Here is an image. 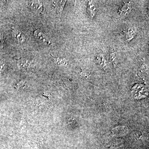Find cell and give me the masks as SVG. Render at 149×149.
<instances>
[{"mask_svg":"<svg viewBox=\"0 0 149 149\" xmlns=\"http://www.w3.org/2000/svg\"><path fill=\"white\" fill-rule=\"evenodd\" d=\"M40 1H28L27 5L29 8L35 11H40L42 8V4Z\"/></svg>","mask_w":149,"mask_h":149,"instance_id":"1","label":"cell"},{"mask_svg":"<svg viewBox=\"0 0 149 149\" xmlns=\"http://www.w3.org/2000/svg\"><path fill=\"white\" fill-rule=\"evenodd\" d=\"M34 36L38 41L42 43H47V38L40 30H37L34 32Z\"/></svg>","mask_w":149,"mask_h":149,"instance_id":"2","label":"cell"},{"mask_svg":"<svg viewBox=\"0 0 149 149\" xmlns=\"http://www.w3.org/2000/svg\"><path fill=\"white\" fill-rule=\"evenodd\" d=\"M131 10V5L129 2L125 3L119 11V14L121 16H125L128 15Z\"/></svg>","mask_w":149,"mask_h":149,"instance_id":"3","label":"cell"},{"mask_svg":"<svg viewBox=\"0 0 149 149\" xmlns=\"http://www.w3.org/2000/svg\"><path fill=\"white\" fill-rule=\"evenodd\" d=\"M88 13L91 18L93 19L95 17L96 13V7L95 4L92 1H89L87 8Z\"/></svg>","mask_w":149,"mask_h":149,"instance_id":"4","label":"cell"},{"mask_svg":"<svg viewBox=\"0 0 149 149\" xmlns=\"http://www.w3.org/2000/svg\"><path fill=\"white\" fill-rule=\"evenodd\" d=\"M18 66L21 68H27L32 65V62L27 59H22L19 61L17 63Z\"/></svg>","mask_w":149,"mask_h":149,"instance_id":"5","label":"cell"},{"mask_svg":"<svg viewBox=\"0 0 149 149\" xmlns=\"http://www.w3.org/2000/svg\"><path fill=\"white\" fill-rule=\"evenodd\" d=\"M54 6L56 8V9L58 11V13L62 12L63 10L65 4L66 3V1H54Z\"/></svg>","mask_w":149,"mask_h":149,"instance_id":"6","label":"cell"},{"mask_svg":"<svg viewBox=\"0 0 149 149\" xmlns=\"http://www.w3.org/2000/svg\"><path fill=\"white\" fill-rule=\"evenodd\" d=\"M96 61L99 65H100L102 68L105 67L107 65L106 61L102 55L100 54L98 55L97 58H96Z\"/></svg>","mask_w":149,"mask_h":149,"instance_id":"7","label":"cell"},{"mask_svg":"<svg viewBox=\"0 0 149 149\" xmlns=\"http://www.w3.org/2000/svg\"><path fill=\"white\" fill-rule=\"evenodd\" d=\"M55 61L57 64L60 65H65L67 64V61L65 59H61L58 58H56Z\"/></svg>","mask_w":149,"mask_h":149,"instance_id":"8","label":"cell"},{"mask_svg":"<svg viewBox=\"0 0 149 149\" xmlns=\"http://www.w3.org/2000/svg\"><path fill=\"white\" fill-rule=\"evenodd\" d=\"M135 32L134 29H130V30H128V32H127V37L128 39L131 40L130 38H133L135 36Z\"/></svg>","mask_w":149,"mask_h":149,"instance_id":"9","label":"cell"},{"mask_svg":"<svg viewBox=\"0 0 149 149\" xmlns=\"http://www.w3.org/2000/svg\"><path fill=\"white\" fill-rule=\"evenodd\" d=\"M115 53L114 50H111L110 52V59L111 62L112 63L114 62L115 61Z\"/></svg>","mask_w":149,"mask_h":149,"instance_id":"10","label":"cell"},{"mask_svg":"<svg viewBox=\"0 0 149 149\" xmlns=\"http://www.w3.org/2000/svg\"><path fill=\"white\" fill-rule=\"evenodd\" d=\"M26 81L24 80H21V81L17 83L16 85V88H19L20 87H22V86H24V84H25Z\"/></svg>","mask_w":149,"mask_h":149,"instance_id":"11","label":"cell"},{"mask_svg":"<svg viewBox=\"0 0 149 149\" xmlns=\"http://www.w3.org/2000/svg\"><path fill=\"white\" fill-rule=\"evenodd\" d=\"M5 65V63L4 62L2 61H0V73L2 72L4 68Z\"/></svg>","mask_w":149,"mask_h":149,"instance_id":"12","label":"cell"},{"mask_svg":"<svg viewBox=\"0 0 149 149\" xmlns=\"http://www.w3.org/2000/svg\"><path fill=\"white\" fill-rule=\"evenodd\" d=\"M2 43V39L0 37V46L1 45Z\"/></svg>","mask_w":149,"mask_h":149,"instance_id":"13","label":"cell"}]
</instances>
